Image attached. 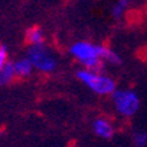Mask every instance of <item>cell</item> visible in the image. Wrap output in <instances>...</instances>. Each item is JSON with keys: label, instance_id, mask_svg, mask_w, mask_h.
<instances>
[{"label": "cell", "instance_id": "cell-11", "mask_svg": "<svg viewBox=\"0 0 147 147\" xmlns=\"http://www.w3.org/2000/svg\"><path fill=\"white\" fill-rule=\"evenodd\" d=\"M124 11H125V8H123L119 3H115L113 7H112V16H113L115 19H120L121 16H123Z\"/></svg>", "mask_w": 147, "mask_h": 147}, {"label": "cell", "instance_id": "cell-3", "mask_svg": "<svg viewBox=\"0 0 147 147\" xmlns=\"http://www.w3.org/2000/svg\"><path fill=\"white\" fill-rule=\"evenodd\" d=\"M112 102L115 111L121 116V117H132L138 112L140 107V98L136 94V92L131 89H116L112 93Z\"/></svg>", "mask_w": 147, "mask_h": 147}, {"label": "cell", "instance_id": "cell-10", "mask_svg": "<svg viewBox=\"0 0 147 147\" xmlns=\"http://www.w3.org/2000/svg\"><path fill=\"white\" fill-rule=\"evenodd\" d=\"M8 62V47L5 45H0V69Z\"/></svg>", "mask_w": 147, "mask_h": 147}, {"label": "cell", "instance_id": "cell-2", "mask_svg": "<svg viewBox=\"0 0 147 147\" xmlns=\"http://www.w3.org/2000/svg\"><path fill=\"white\" fill-rule=\"evenodd\" d=\"M76 77L92 92L100 96H108V94L112 96V93L117 89L116 81L107 74H101V71L86 70L82 67L76 71Z\"/></svg>", "mask_w": 147, "mask_h": 147}, {"label": "cell", "instance_id": "cell-9", "mask_svg": "<svg viewBox=\"0 0 147 147\" xmlns=\"http://www.w3.org/2000/svg\"><path fill=\"white\" fill-rule=\"evenodd\" d=\"M132 142L136 147L147 146V132L144 131H135L132 135Z\"/></svg>", "mask_w": 147, "mask_h": 147}, {"label": "cell", "instance_id": "cell-8", "mask_svg": "<svg viewBox=\"0 0 147 147\" xmlns=\"http://www.w3.org/2000/svg\"><path fill=\"white\" fill-rule=\"evenodd\" d=\"M15 70H13V63L8 62L5 66L0 69V86H5L9 85L15 80Z\"/></svg>", "mask_w": 147, "mask_h": 147}, {"label": "cell", "instance_id": "cell-4", "mask_svg": "<svg viewBox=\"0 0 147 147\" xmlns=\"http://www.w3.org/2000/svg\"><path fill=\"white\" fill-rule=\"evenodd\" d=\"M27 58L34 69L40 73H53L57 69V58L45 45L30 46L27 50Z\"/></svg>", "mask_w": 147, "mask_h": 147}, {"label": "cell", "instance_id": "cell-7", "mask_svg": "<svg viewBox=\"0 0 147 147\" xmlns=\"http://www.w3.org/2000/svg\"><path fill=\"white\" fill-rule=\"evenodd\" d=\"M26 40L30 46H40L45 45V32L39 27H31L27 30Z\"/></svg>", "mask_w": 147, "mask_h": 147}, {"label": "cell", "instance_id": "cell-6", "mask_svg": "<svg viewBox=\"0 0 147 147\" xmlns=\"http://www.w3.org/2000/svg\"><path fill=\"white\" fill-rule=\"evenodd\" d=\"M13 70H15V76L20 77V78H26V77L31 76L34 66L32 63L28 61V58H20L18 61L13 62Z\"/></svg>", "mask_w": 147, "mask_h": 147}, {"label": "cell", "instance_id": "cell-5", "mask_svg": "<svg viewBox=\"0 0 147 147\" xmlns=\"http://www.w3.org/2000/svg\"><path fill=\"white\" fill-rule=\"evenodd\" d=\"M92 131L96 136L101 139H111L115 135V127L112 124V121L107 117H96L92 121Z\"/></svg>", "mask_w": 147, "mask_h": 147}, {"label": "cell", "instance_id": "cell-12", "mask_svg": "<svg viewBox=\"0 0 147 147\" xmlns=\"http://www.w3.org/2000/svg\"><path fill=\"white\" fill-rule=\"evenodd\" d=\"M129 1H131V0H117V3H119L123 8H127V7H128Z\"/></svg>", "mask_w": 147, "mask_h": 147}, {"label": "cell", "instance_id": "cell-1", "mask_svg": "<svg viewBox=\"0 0 147 147\" xmlns=\"http://www.w3.org/2000/svg\"><path fill=\"white\" fill-rule=\"evenodd\" d=\"M70 54L82 65L84 69L92 71H100L102 63L120 65L121 58L104 45H94L88 40H78L70 46Z\"/></svg>", "mask_w": 147, "mask_h": 147}]
</instances>
